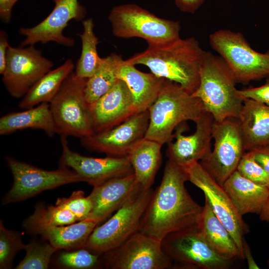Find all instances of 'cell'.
Masks as SVG:
<instances>
[{
  "mask_svg": "<svg viewBox=\"0 0 269 269\" xmlns=\"http://www.w3.org/2000/svg\"><path fill=\"white\" fill-rule=\"evenodd\" d=\"M176 7L181 11L194 13L206 0H172Z\"/></svg>",
  "mask_w": 269,
  "mask_h": 269,
  "instance_id": "obj_39",
  "label": "cell"
},
{
  "mask_svg": "<svg viewBox=\"0 0 269 269\" xmlns=\"http://www.w3.org/2000/svg\"><path fill=\"white\" fill-rule=\"evenodd\" d=\"M9 44L7 33L2 30L0 31V74L2 75L6 66V54Z\"/></svg>",
  "mask_w": 269,
  "mask_h": 269,
  "instance_id": "obj_40",
  "label": "cell"
},
{
  "mask_svg": "<svg viewBox=\"0 0 269 269\" xmlns=\"http://www.w3.org/2000/svg\"><path fill=\"white\" fill-rule=\"evenodd\" d=\"M5 159L12 175L13 183L2 199V205L19 202L63 185L84 182L81 176L68 167L47 170L10 156H6Z\"/></svg>",
  "mask_w": 269,
  "mask_h": 269,
  "instance_id": "obj_9",
  "label": "cell"
},
{
  "mask_svg": "<svg viewBox=\"0 0 269 269\" xmlns=\"http://www.w3.org/2000/svg\"><path fill=\"white\" fill-rule=\"evenodd\" d=\"M74 65L71 59L42 76L22 98L18 106L27 109L43 103H49L60 90L65 80L73 72Z\"/></svg>",
  "mask_w": 269,
  "mask_h": 269,
  "instance_id": "obj_27",
  "label": "cell"
},
{
  "mask_svg": "<svg viewBox=\"0 0 269 269\" xmlns=\"http://www.w3.org/2000/svg\"><path fill=\"white\" fill-rule=\"evenodd\" d=\"M214 122L212 115L204 111L195 122V132L188 135L183 134L187 126L184 122L180 124L173 134L175 140L167 143L166 154L168 159L181 167L202 160L212 149Z\"/></svg>",
  "mask_w": 269,
  "mask_h": 269,
  "instance_id": "obj_18",
  "label": "cell"
},
{
  "mask_svg": "<svg viewBox=\"0 0 269 269\" xmlns=\"http://www.w3.org/2000/svg\"><path fill=\"white\" fill-rule=\"evenodd\" d=\"M98 224L88 217L69 225L47 228L39 235L57 250L84 248L89 236Z\"/></svg>",
  "mask_w": 269,
  "mask_h": 269,
  "instance_id": "obj_28",
  "label": "cell"
},
{
  "mask_svg": "<svg viewBox=\"0 0 269 269\" xmlns=\"http://www.w3.org/2000/svg\"><path fill=\"white\" fill-rule=\"evenodd\" d=\"M87 79L71 73L49 103L57 134L80 139L94 134L93 122L85 94Z\"/></svg>",
  "mask_w": 269,
  "mask_h": 269,
  "instance_id": "obj_6",
  "label": "cell"
},
{
  "mask_svg": "<svg viewBox=\"0 0 269 269\" xmlns=\"http://www.w3.org/2000/svg\"><path fill=\"white\" fill-rule=\"evenodd\" d=\"M117 76L126 83L132 94L134 114L148 110L158 96L165 80L151 72H141L124 60Z\"/></svg>",
  "mask_w": 269,
  "mask_h": 269,
  "instance_id": "obj_21",
  "label": "cell"
},
{
  "mask_svg": "<svg viewBox=\"0 0 269 269\" xmlns=\"http://www.w3.org/2000/svg\"><path fill=\"white\" fill-rule=\"evenodd\" d=\"M52 1L54 7L44 19L33 27L19 29V33L25 36L20 46L49 42L66 47L74 45V39L65 36L63 30L70 20H83L87 15L86 8L78 0H52Z\"/></svg>",
  "mask_w": 269,
  "mask_h": 269,
  "instance_id": "obj_15",
  "label": "cell"
},
{
  "mask_svg": "<svg viewBox=\"0 0 269 269\" xmlns=\"http://www.w3.org/2000/svg\"><path fill=\"white\" fill-rule=\"evenodd\" d=\"M239 92L244 99H251L269 106V77L261 86L239 90Z\"/></svg>",
  "mask_w": 269,
  "mask_h": 269,
  "instance_id": "obj_37",
  "label": "cell"
},
{
  "mask_svg": "<svg viewBox=\"0 0 269 269\" xmlns=\"http://www.w3.org/2000/svg\"><path fill=\"white\" fill-rule=\"evenodd\" d=\"M239 121L246 151L269 144V106L245 99Z\"/></svg>",
  "mask_w": 269,
  "mask_h": 269,
  "instance_id": "obj_23",
  "label": "cell"
},
{
  "mask_svg": "<svg viewBox=\"0 0 269 269\" xmlns=\"http://www.w3.org/2000/svg\"><path fill=\"white\" fill-rule=\"evenodd\" d=\"M197 229L202 237L218 254L233 261L242 259L234 239L216 216L206 198Z\"/></svg>",
  "mask_w": 269,
  "mask_h": 269,
  "instance_id": "obj_24",
  "label": "cell"
},
{
  "mask_svg": "<svg viewBox=\"0 0 269 269\" xmlns=\"http://www.w3.org/2000/svg\"><path fill=\"white\" fill-rule=\"evenodd\" d=\"M123 60L120 55L115 53L103 58L98 69L87 80L85 94L89 105L97 101L114 86L118 80V70Z\"/></svg>",
  "mask_w": 269,
  "mask_h": 269,
  "instance_id": "obj_30",
  "label": "cell"
},
{
  "mask_svg": "<svg viewBox=\"0 0 269 269\" xmlns=\"http://www.w3.org/2000/svg\"><path fill=\"white\" fill-rule=\"evenodd\" d=\"M243 254L244 259H246L247 260L248 268L249 269H260L252 256L250 247L247 244L245 239H244L243 241Z\"/></svg>",
  "mask_w": 269,
  "mask_h": 269,
  "instance_id": "obj_42",
  "label": "cell"
},
{
  "mask_svg": "<svg viewBox=\"0 0 269 269\" xmlns=\"http://www.w3.org/2000/svg\"><path fill=\"white\" fill-rule=\"evenodd\" d=\"M139 186L134 173L93 187L88 195L93 205L89 217L100 223L118 210Z\"/></svg>",
  "mask_w": 269,
  "mask_h": 269,
  "instance_id": "obj_20",
  "label": "cell"
},
{
  "mask_svg": "<svg viewBox=\"0 0 269 269\" xmlns=\"http://www.w3.org/2000/svg\"><path fill=\"white\" fill-rule=\"evenodd\" d=\"M106 267L112 269H167L173 261L164 252L161 241L139 231L116 249L104 254Z\"/></svg>",
  "mask_w": 269,
  "mask_h": 269,
  "instance_id": "obj_14",
  "label": "cell"
},
{
  "mask_svg": "<svg viewBox=\"0 0 269 269\" xmlns=\"http://www.w3.org/2000/svg\"><path fill=\"white\" fill-rule=\"evenodd\" d=\"M62 154L60 165L69 168L93 187L106 181L134 173L128 156L96 158L89 157L73 151L66 137L61 136Z\"/></svg>",
  "mask_w": 269,
  "mask_h": 269,
  "instance_id": "obj_17",
  "label": "cell"
},
{
  "mask_svg": "<svg viewBox=\"0 0 269 269\" xmlns=\"http://www.w3.org/2000/svg\"><path fill=\"white\" fill-rule=\"evenodd\" d=\"M18 0H0V18L2 22L8 23L11 18L12 9Z\"/></svg>",
  "mask_w": 269,
  "mask_h": 269,
  "instance_id": "obj_41",
  "label": "cell"
},
{
  "mask_svg": "<svg viewBox=\"0 0 269 269\" xmlns=\"http://www.w3.org/2000/svg\"><path fill=\"white\" fill-rule=\"evenodd\" d=\"M209 38L236 83L247 84L269 77V50L264 53L255 51L242 33L229 29L218 30Z\"/></svg>",
  "mask_w": 269,
  "mask_h": 269,
  "instance_id": "obj_7",
  "label": "cell"
},
{
  "mask_svg": "<svg viewBox=\"0 0 269 269\" xmlns=\"http://www.w3.org/2000/svg\"><path fill=\"white\" fill-rule=\"evenodd\" d=\"M237 170L246 178L269 189V173L255 160L251 151L244 154Z\"/></svg>",
  "mask_w": 269,
  "mask_h": 269,
  "instance_id": "obj_35",
  "label": "cell"
},
{
  "mask_svg": "<svg viewBox=\"0 0 269 269\" xmlns=\"http://www.w3.org/2000/svg\"><path fill=\"white\" fill-rule=\"evenodd\" d=\"M55 203L72 212L79 221L88 218L93 208L89 196H85L84 192L82 190L75 191L67 198H59Z\"/></svg>",
  "mask_w": 269,
  "mask_h": 269,
  "instance_id": "obj_36",
  "label": "cell"
},
{
  "mask_svg": "<svg viewBox=\"0 0 269 269\" xmlns=\"http://www.w3.org/2000/svg\"><path fill=\"white\" fill-rule=\"evenodd\" d=\"M241 216L260 215L269 196V189L259 185L235 171L222 185Z\"/></svg>",
  "mask_w": 269,
  "mask_h": 269,
  "instance_id": "obj_22",
  "label": "cell"
},
{
  "mask_svg": "<svg viewBox=\"0 0 269 269\" xmlns=\"http://www.w3.org/2000/svg\"><path fill=\"white\" fill-rule=\"evenodd\" d=\"M194 37L148 44L143 51L125 60L129 64L147 67L156 76L179 84L192 94L198 87L205 54Z\"/></svg>",
  "mask_w": 269,
  "mask_h": 269,
  "instance_id": "obj_2",
  "label": "cell"
},
{
  "mask_svg": "<svg viewBox=\"0 0 269 269\" xmlns=\"http://www.w3.org/2000/svg\"><path fill=\"white\" fill-rule=\"evenodd\" d=\"M248 151L252 152L255 160L269 173V144Z\"/></svg>",
  "mask_w": 269,
  "mask_h": 269,
  "instance_id": "obj_38",
  "label": "cell"
},
{
  "mask_svg": "<svg viewBox=\"0 0 269 269\" xmlns=\"http://www.w3.org/2000/svg\"><path fill=\"white\" fill-rule=\"evenodd\" d=\"M25 110L10 113L0 118V135L25 129L41 130L49 136L57 134L49 103H43Z\"/></svg>",
  "mask_w": 269,
  "mask_h": 269,
  "instance_id": "obj_25",
  "label": "cell"
},
{
  "mask_svg": "<svg viewBox=\"0 0 269 269\" xmlns=\"http://www.w3.org/2000/svg\"><path fill=\"white\" fill-rule=\"evenodd\" d=\"M90 110L94 134L107 131L135 115L132 94L119 79L108 92L90 105Z\"/></svg>",
  "mask_w": 269,
  "mask_h": 269,
  "instance_id": "obj_19",
  "label": "cell"
},
{
  "mask_svg": "<svg viewBox=\"0 0 269 269\" xmlns=\"http://www.w3.org/2000/svg\"><path fill=\"white\" fill-rule=\"evenodd\" d=\"M213 148L199 163L214 179L222 186L226 179L237 170L246 152L239 119L227 118L214 122Z\"/></svg>",
  "mask_w": 269,
  "mask_h": 269,
  "instance_id": "obj_10",
  "label": "cell"
},
{
  "mask_svg": "<svg viewBox=\"0 0 269 269\" xmlns=\"http://www.w3.org/2000/svg\"><path fill=\"white\" fill-rule=\"evenodd\" d=\"M187 181L183 168L168 159L142 217L140 232L161 241L170 233L197 226L203 206L189 194Z\"/></svg>",
  "mask_w": 269,
  "mask_h": 269,
  "instance_id": "obj_1",
  "label": "cell"
},
{
  "mask_svg": "<svg viewBox=\"0 0 269 269\" xmlns=\"http://www.w3.org/2000/svg\"><path fill=\"white\" fill-rule=\"evenodd\" d=\"M224 60L205 51L200 72L198 88L192 94L202 102L204 110L215 122L227 118L240 119L244 98Z\"/></svg>",
  "mask_w": 269,
  "mask_h": 269,
  "instance_id": "obj_3",
  "label": "cell"
},
{
  "mask_svg": "<svg viewBox=\"0 0 269 269\" xmlns=\"http://www.w3.org/2000/svg\"><path fill=\"white\" fill-rule=\"evenodd\" d=\"M108 19L113 35L118 38H141L148 44L165 43L180 38L179 21L159 17L136 4L114 6Z\"/></svg>",
  "mask_w": 269,
  "mask_h": 269,
  "instance_id": "obj_8",
  "label": "cell"
},
{
  "mask_svg": "<svg viewBox=\"0 0 269 269\" xmlns=\"http://www.w3.org/2000/svg\"><path fill=\"white\" fill-rule=\"evenodd\" d=\"M145 138L162 145L172 141L173 131L186 121L195 122L205 111L201 101L179 84L165 79L157 98L148 109Z\"/></svg>",
  "mask_w": 269,
  "mask_h": 269,
  "instance_id": "obj_4",
  "label": "cell"
},
{
  "mask_svg": "<svg viewBox=\"0 0 269 269\" xmlns=\"http://www.w3.org/2000/svg\"><path fill=\"white\" fill-rule=\"evenodd\" d=\"M153 191L139 186L114 215L97 226L84 248L99 255L110 252L139 231Z\"/></svg>",
  "mask_w": 269,
  "mask_h": 269,
  "instance_id": "obj_5",
  "label": "cell"
},
{
  "mask_svg": "<svg viewBox=\"0 0 269 269\" xmlns=\"http://www.w3.org/2000/svg\"><path fill=\"white\" fill-rule=\"evenodd\" d=\"M267 264H268V267H269V259H268V261H267Z\"/></svg>",
  "mask_w": 269,
  "mask_h": 269,
  "instance_id": "obj_44",
  "label": "cell"
},
{
  "mask_svg": "<svg viewBox=\"0 0 269 269\" xmlns=\"http://www.w3.org/2000/svg\"><path fill=\"white\" fill-rule=\"evenodd\" d=\"M163 145L144 138L128 155L138 183L144 188H151L162 161Z\"/></svg>",
  "mask_w": 269,
  "mask_h": 269,
  "instance_id": "obj_26",
  "label": "cell"
},
{
  "mask_svg": "<svg viewBox=\"0 0 269 269\" xmlns=\"http://www.w3.org/2000/svg\"><path fill=\"white\" fill-rule=\"evenodd\" d=\"M259 217L261 221L269 222V196L262 212L259 215Z\"/></svg>",
  "mask_w": 269,
  "mask_h": 269,
  "instance_id": "obj_43",
  "label": "cell"
},
{
  "mask_svg": "<svg viewBox=\"0 0 269 269\" xmlns=\"http://www.w3.org/2000/svg\"><path fill=\"white\" fill-rule=\"evenodd\" d=\"M149 121L148 110L131 116L125 122L104 132L81 139L89 150L107 156H128L133 148L145 137Z\"/></svg>",
  "mask_w": 269,
  "mask_h": 269,
  "instance_id": "obj_16",
  "label": "cell"
},
{
  "mask_svg": "<svg viewBox=\"0 0 269 269\" xmlns=\"http://www.w3.org/2000/svg\"><path fill=\"white\" fill-rule=\"evenodd\" d=\"M182 168L187 180L203 192L205 198L208 199L214 213L231 234L242 259H244L243 241L244 236L250 232V228L225 190L199 162Z\"/></svg>",
  "mask_w": 269,
  "mask_h": 269,
  "instance_id": "obj_12",
  "label": "cell"
},
{
  "mask_svg": "<svg viewBox=\"0 0 269 269\" xmlns=\"http://www.w3.org/2000/svg\"><path fill=\"white\" fill-rule=\"evenodd\" d=\"M100 256L87 249L79 248L61 252L57 258V262L60 266L69 269H92L100 266Z\"/></svg>",
  "mask_w": 269,
  "mask_h": 269,
  "instance_id": "obj_34",
  "label": "cell"
},
{
  "mask_svg": "<svg viewBox=\"0 0 269 269\" xmlns=\"http://www.w3.org/2000/svg\"><path fill=\"white\" fill-rule=\"evenodd\" d=\"M26 254L19 263L16 269H46L51 258L57 249L46 240L42 242L33 239L24 248Z\"/></svg>",
  "mask_w": 269,
  "mask_h": 269,
  "instance_id": "obj_32",
  "label": "cell"
},
{
  "mask_svg": "<svg viewBox=\"0 0 269 269\" xmlns=\"http://www.w3.org/2000/svg\"><path fill=\"white\" fill-rule=\"evenodd\" d=\"M82 22L83 31L79 34L82 43L81 53L74 72L79 77L88 79L98 69L103 58L100 57L97 52V45L99 41L94 33L93 19L89 18Z\"/></svg>",
  "mask_w": 269,
  "mask_h": 269,
  "instance_id": "obj_31",
  "label": "cell"
},
{
  "mask_svg": "<svg viewBox=\"0 0 269 269\" xmlns=\"http://www.w3.org/2000/svg\"><path fill=\"white\" fill-rule=\"evenodd\" d=\"M53 62L34 45L14 47L9 45L6 66L2 81L11 96L23 98L33 86L50 71Z\"/></svg>",
  "mask_w": 269,
  "mask_h": 269,
  "instance_id": "obj_13",
  "label": "cell"
},
{
  "mask_svg": "<svg viewBox=\"0 0 269 269\" xmlns=\"http://www.w3.org/2000/svg\"><path fill=\"white\" fill-rule=\"evenodd\" d=\"M25 245L21 233L5 228L3 222H0V269H11L15 256Z\"/></svg>",
  "mask_w": 269,
  "mask_h": 269,
  "instance_id": "obj_33",
  "label": "cell"
},
{
  "mask_svg": "<svg viewBox=\"0 0 269 269\" xmlns=\"http://www.w3.org/2000/svg\"><path fill=\"white\" fill-rule=\"evenodd\" d=\"M78 221L76 216L64 206L56 203L55 205H46L41 202L36 204L33 213L23 221L22 225L28 234L36 235L47 228Z\"/></svg>",
  "mask_w": 269,
  "mask_h": 269,
  "instance_id": "obj_29",
  "label": "cell"
},
{
  "mask_svg": "<svg viewBox=\"0 0 269 269\" xmlns=\"http://www.w3.org/2000/svg\"><path fill=\"white\" fill-rule=\"evenodd\" d=\"M161 246L173 262L179 264L177 267L228 269L235 261L216 252L200 235L197 226L167 235L161 240Z\"/></svg>",
  "mask_w": 269,
  "mask_h": 269,
  "instance_id": "obj_11",
  "label": "cell"
}]
</instances>
